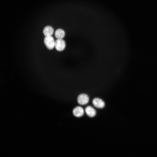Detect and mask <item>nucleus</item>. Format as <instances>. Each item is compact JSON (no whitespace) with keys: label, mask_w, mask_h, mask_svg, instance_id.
<instances>
[{"label":"nucleus","mask_w":157,"mask_h":157,"mask_svg":"<svg viewBox=\"0 0 157 157\" xmlns=\"http://www.w3.org/2000/svg\"><path fill=\"white\" fill-rule=\"evenodd\" d=\"M44 43L49 50H52L55 47V42L52 36H46L44 39Z\"/></svg>","instance_id":"f257e3e1"},{"label":"nucleus","mask_w":157,"mask_h":157,"mask_svg":"<svg viewBox=\"0 0 157 157\" xmlns=\"http://www.w3.org/2000/svg\"><path fill=\"white\" fill-rule=\"evenodd\" d=\"M66 46V43L62 39H57L55 42V47L58 51L61 52L63 51Z\"/></svg>","instance_id":"f03ea898"},{"label":"nucleus","mask_w":157,"mask_h":157,"mask_svg":"<svg viewBox=\"0 0 157 157\" xmlns=\"http://www.w3.org/2000/svg\"><path fill=\"white\" fill-rule=\"evenodd\" d=\"M89 101V97L87 95L85 94L80 95L77 98L78 103L81 105H84L87 104Z\"/></svg>","instance_id":"7ed1b4c3"},{"label":"nucleus","mask_w":157,"mask_h":157,"mask_svg":"<svg viewBox=\"0 0 157 157\" xmlns=\"http://www.w3.org/2000/svg\"><path fill=\"white\" fill-rule=\"evenodd\" d=\"M92 103L95 107L99 109L103 108L105 105L104 102L102 100L97 98H94Z\"/></svg>","instance_id":"20e7f679"},{"label":"nucleus","mask_w":157,"mask_h":157,"mask_svg":"<svg viewBox=\"0 0 157 157\" xmlns=\"http://www.w3.org/2000/svg\"><path fill=\"white\" fill-rule=\"evenodd\" d=\"M73 113L74 116L77 117H80L83 115L84 111L82 107L81 106H77L73 109Z\"/></svg>","instance_id":"39448f33"},{"label":"nucleus","mask_w":157,"mask_h":157,"mask_svg":"<svg viewBox=\"0 0 157 157\" xmlns=\"http://www.w3.org/2000/svg\"><path fill=\"white\" fill-rule=\"evenodd\" d=\"M85 111L87 115L90 117H94L96 114V110L91 106H88L86 107Z\"/></svg>","instance_id":"423d86ee"},{"label":"nucleus","mask_w":157,"mask_h":157,"mask_svg":"<svg viewBox=\"0 0 157 157\" xmlns=\"http://www.w3.org/2000/svg\"><path fill=\"white\" fill-rule=\"evenodd\" d=\"M54 32V30L53 27L49 26L45 27L43 30V33L46 36H52Z\"/></svg>","instance_id":"0eeeda50"},{"label":"nucleus","mask_w":157,"mask_h":157,"mask_svg":"<svg viewBox=\"0 0 157 157\" xmlns=\"http://www.w3.org/2000/svg\"><path fill=\"white\" fill-rule=\"evenodd\" d=\"M65 35V32L63 30L61 29H58L55 31V35L57 39H62L64 37Z\"/></svg>","instance_id":"6e6552de"}]
</instances>
